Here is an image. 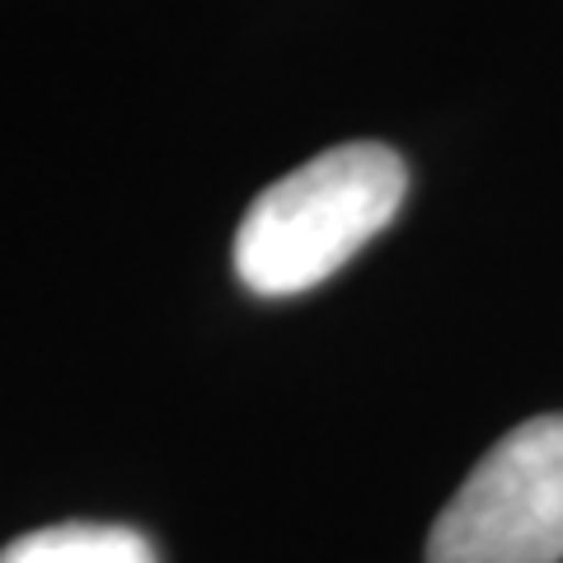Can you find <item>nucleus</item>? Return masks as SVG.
<instances>
[{
  "label": "nucleus",
  "instance_id": "nucleus-1",
  "mask_svg": "<svg viewBox=\"0 0 563 563\" xmlns=\"http://www.w3.org/2000/svg\"><path fill=\"white\" fill-rule=\"evenodd\" d=\"M409 169L380 141H347L282 174L244 211L235 273L254 296H296L329 282L399 217Z\"/></svg>",
  "mask_w": 563,
  "mask_h": 563
},
{
  "label": "nucleus",
  "instance_id": "nucleus-2",
  "mask_svg": "<svg viewBox=\"0 0 563 563\" xmlns=\"http://www.w3.org/2000/svg\"><path fill=\"white\" fill-rule=\"evenodd\" d=\"M563 559V413L498 437L442 507L428 563H559Z\"/></svg>",
  "mask_w": 563,
  "mask_h": 563
},
{
  "label": "nucleus",
  "instance_id": "nucleus-3",
  "mask_svg": "<svg viewBox=\"0 0 563 563\" xmlns=\"http://www.w3.org/2000/svg\"><path fill=\"white\" fill-rule=\"evenodd\" d=\"M0 563H161L151 540L132 526L66 521L20 536L0 550Z\"/></svg>",
  "mask_w": 563,
  "mask_h": 563
}]
</instances>
